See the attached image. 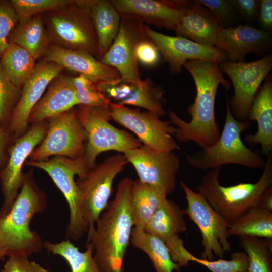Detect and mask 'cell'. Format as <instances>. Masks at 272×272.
Listing matches in <instances>:
<instances>
[{"label":"cell","instance_id":"e575fe53","mask_svg":"<svg viewBox=\"0 0 272 272\" xmlns=\"http://www.w3.org/2000/svg\"><path fill=\"white\" fill-rule=\"evenodd\" d=\"M73 0H12V6L18 19V24L33 17L63 8Z\"/></svg>","mask_w":272,"mask_h":272},{"label":"cell","instance_id":"d590c367","mask_svg":"<svg viewBox=\"0 0 272 272\" xmlns=\"http://www.w3.org/2000/svg\"><path fill=\"white\" fill-rule=\"evenodd\" d=\"M78 105L97 106H109L110 102L98 89L96 84L83 75L72 77Z\"/></svg>","mask_w":272,"mask_h":272},{"label":"cell","instance_id":"f546056e","mask_svg":"<svg viewBox=\"0 0 272 272\" xmlns=\"http://www.w3.org/2000/svg\"><path fill=\"white\" fill-rule=\"evenodd\" d=\"M167 196L139 179L133 181L130 200L133 227L144 230L160 203Z\"/></svg>","mask_w":272,"mask_h":272},{"label":"cell","instance_id":"8992f818","mask_svg":"<svg viewBox=\"0 0 272 272\" xmlns=\"http://www.w3.org/2000/svg\"><path fill=\"white\" fill-rule=\"evenodd\" d=\"M50 44L98 57V42L86 0L47 12L44 21Z\"/></svg>","mask_w":272,"mask_h":272},{"label":"cell","instance_id":"7dc6e473","mask_svg":"<svg viewBox=\"0 0 272 272\" xmlns=\"http://www.w3.org/2000/svg\"><path fill=\"white\" fill-rule=\"evenodd\" d=\"M4 257L0 255V260H2L4 259Z\"/></svg>","mask_w":272,"mask_h":272},{"label":"cell","instance_id":"d4e9b609","mask_svg":"<svg viewBox=\"0 0 272 272\" xmlns=\"http://www.w3.org/2000/svg\"><path fill=\"white\" fill-rule=\"evenodd\" d=\"M248 121H256L257 130L247 134L243 140L251 147L260 145L261 154L268 155L272 151V78L268 75L260 87L250 109Z\"/></svg>","mask_w":272,"mask_h":272},{"label":"cell","instance_id":"836d02e7","mask_svg":"<svg viewBox=\"0 0 272 272\" xmlns=\"http://www.w3.org/2000/svg\"><path fill=\"white\" fill-rule=\"evenodd\" d=\"M239 246L247 255L248 272H272L271 241L249 236H239Z\"/></svg>","mask_w":272,"mask_h":272},{"label":"cell","instance_id":"7bdbcfd3","mask_svg":"<svg viewBox=\"0 0 272 272\" xmlns=\"http://www.w3.org/2000/svg\"><path fill=\"white\" fill-rule=\"evenodd\" d=\"M234 8L242 17L248 21H253L258 15L260 1L230 0Z\"/></svg>","mask_w":272,"mask_h":272},{"label":"cell","instance_id":"4fadbf2b","mask_svg":"<svg viewBox=\"0 0 272 272\" xmlns=\"http://www.w3.org/2000/svg\"><path fill=\"white\" fill-rule=\"evenodd\" d=\"M219 64L233 86L234 94L228 99L232 115L238 120L248 121L254 98L272 69L271 55L251 62L227 61Z\"/></svg>","mask_w":272,"mask_h":272},{"label":"cell","instance_id":"9a60e30c","mask_svg":"<svg viewBox=\"0 0 272 272\" xmlns=\"http://www.w3.org/2000/svg\"><path fill=\"white\" fill-rule=\"evenodd\" d=\"M47 125L43 122L32 126L20 136L9 150V158L5 167L0 173L3 206L0 216L6 214L15 200L21 189L24 175L22 167L36 146L43 141Z\"/></svg>","mask_w":272,"mask_h":272},{"label":"cell","instance_id":"1f68e13d","mask_svg":"<svg viewBox=\"0 0 272 272\" xmlns=\"http://www.w3.org/2000/svg\"><path fill=\"white\" fill-rule=\"evenodd\" d=\"M44 247L48 253L63 258L68 263L71 272H102L94 258V249L90 242L86 244L84 252L80 251L67 239L55 243L46 241Z\"/></svg>","mask_w":272,"mask_h":272},{"label":"cell","instance_id":"ba28073f","mask_svg":"<svg viewBox=\"0 0 272 272\" xmlns=\"http://www.w3.org/2000/svg\"><path fill=\"white\" fill-rule=\"evenodd\" d=\"M25 165L45 171L63 195L69 206V221L66 227L67 239L78 241L86 233L88 226L82 212L80 193L75 176L83 178L89 170L83 158L71 159L56 156L50 160L28 161Z\"/></svg>","mask_w":272,"mask_h":272},{"label":"cell","instance_id":"7a4b0ae2","mask_svg":"<svg viewBox=\"0 0 272 272\" xmlns=\"http://www.w3.org/2000/svg\"><path fill=\"white\" fill-rule=\"evenodd\" d=\"M133 180L120 182L113 200L87 232L94 258L102 272H124L123 260L130 244L133 221L130 200Z\"/></svg>","mask_w":272,"mask_h":272},{"label":"cell","instance_id":"2e32d148","mask_svg":"<svg viewBox=\"0 0 272 272\" xmlns=\"http://www.w3.org/2000/svg\"><path fill=\"white\" fill-rule=\"evenodd\" d=\"M146 36L156 45L172 73H178L189 60H200L221 64L228 61L226 54L216 48L205 46L181 36H171L144 25Z\"/></svg>","mask_w":272,"mask_h":272},{"label":"cell","instance_id":"cb8c5ba5","mask_svg":"<svg viewBox=\"0 0 272 272\" xmlns=\"http://www.w3.org/2000/svg\"><path fill=\"white\" fill-rule=\"evenodd\" d=\"M78 105L72 77L59 74L48 86L46 93L32 109L29 123L43 122Z\"/></svg>","mask_w":272,"mask_h":272},{"label":"cell","instance_id":"9c48e42d","mask_svg":"<svg viewBox=\"0 0 272 272\" xmlns=\"http://www.w3.org/2000/svg\"><path fill=\"white\" fill-rule=\"evenodd\" d=\"M127 163L124 154L118 153L95 165L83 178L76 182L82 215L88 225V231L95 227L100 215L107 207L114 179Z\"/></svg>","mask_w":272,"mask_h":272},{"label":"cell","instance_id":"44dd1931","mask_svg":"<svg viewBox=\"0 0 272 272\" xmlns=\"http://www.w3.org/2000/svg\"><path fill=\"white\" fill-rule=\"evenodd\" d=\"M121 18L175 31L182 12V1L111 0Z\"/></svg>","mask_w":272,"mask_h":272},{"label":"cell","instance_id":"30bf717a","mask_svg":"<svg viewBox=\"0 0 272 272\" xmlns=\"http://www.w3.org/2000/svg\"><path fill=\"white\" fill-rule=\"evenodd\" d=\"M86 141L78 110L74 107L50 118L45 137L30 155V161L46 160L52 156L83 158Z\"/></svg>","mask_w":272,"mask_h":272},{"label":"cell","instance_id":"60d3db41","mask_svg":"<svg viewBox=\"0 0 272 272\" xmlns=\"http://www.w3.org/2000/svg\"><path fill=\"white\" fill-rule=\"evenodd\" d=\"M0 272H50L40 264L28 258L10 257Z\"/></svg>","mask_w":272,"mask_h":272},{"label":"cell","instance_id":"6da1fadb","mask_svg":"<svg viewBox=\"0 0 272 272\" xmlns=\"http://www.w3.org/2000/svg\"><path fill=\"white\" fill-rule=\"evenodd\" d=\"M219 64L211 61L189 60L183 65L194 80L196 94L187 108L191 119L187 122L174 111L169 112L170 121L176 128L174 137L180 142L192 141L201 148L214 144L220 135L216 121L215 104L218 86L229 89L231 83L222 74Z\"/></svg>","mask_w":272,"mask_h":272},{"label":"cell","instance_id":"8d00e7d4","mask_svg":"<svg viewBox=\"0 0 272 272\" xmlns=\"http://www.w3.org/2000/svg\"><path fill=\"white\" fill-rule=\"evenodd\" d=\"M191 261L203 265L211 272H248V257L244 252L232 253L230 260H208L193 255Z\"/></svg>","mask_w":272,"mask_h":272},{"label":"cell","instance_id":"f35d334b","mask_svg":"<svg viewBox=\"0 0 272 272\" xmlns=\"http://www.w3.org/2000/svg\"><path fill=\"white\" fill-rule=\"evenodd\" d=\"M20 94V89L11 83L0 65V123L7 116Z\"/></svg>","mask_w":272,"mask_h":272},{"label":"cell","instance_id":"ab89813d","mask_svg":"<svg viewBox=\"0 0 272 272\" xmlns=\"http://www.w3.org/2000/svg\"><path fill=\"white\" fill-rule=\"evenodd\" d=\"M198 2L210 10L216 17L220 26L232 27L237 18V13L227 0H199Z\"/></svg>","mask_w":272,"mask_h":272},{"label":"cell","instance_id":"f6af8a7d","mask_svg":"<svg viewBox=\"0 0 272 272\" xmlns=\"http://www.w3.org/2000/svg\"><path fill=\"white\" fill-rule=\"evenodd\" d=\"M257 207L272 212V186L263 193Z\"/></svg>","mask_w":272,"mask_h":272},{"label":"cell","instance_id":"d6a6232c","mask_svg":"<svg viewBox=\"0 0 272 272\" xmlns=\"http://www.w3.org/2000/svg\"><path fill=\"white\" fill-rule=\"evenodd\" d=\"M229 235L272 239V212L256 207L240 216L228 229Z\"/></svg>","mask_w":272,"mask_h":272},{"label":"cell","instance_id":"52a82bcc","mask_svg":"<svg viewBox=\"0 0 272 272\" xmlns=\"http://www.w3.org/2000/svg\"><path fill=\"white\" fill-rule=\"evenodd\" d=\"M78 115L86 135L83 159L89 170L95 165L98 156L108 151L124 154L139 147L141 142L129 132L110 123L109 106L80 105Z\"/></svg>","mask_w":272,"mask_h":272},{"label":"cell","instance_id":"277c9868","mask_svg":"<svg viewBox=\"0 0 272 272\" xmlns=\"http://www.w3.org/2000/svg\"><path fill=\"white\" fill-rule=\"evenodd\" d=\"M221 169L209 170L196 189L229 227L248 210L257 207L263 193L272 186V155H267L263 173L254 183L224 186L219 180Z\"/></svg>","mask_w":272,"mask_h":272},{"label":"cell","instance_id":"7402d4cb","mask_svg":"<svg viewBox=\"0 0 272 272\" xmlns=\"http://www.w3.org/2000/svg\"><path fill=\"white\" fill-rule=\"evenodd\" d=\"M43 60L54 62L64 69L83 75L96 84L120 79L116 69L102 63L84 51L66 49L50 44Z\"/></svg>","mask_w":272,"mask_h":272},{"label":"cell","instance_id":"d6986e66","mask_svg":"<svg viewBox=\"0 0 272 272\" xmlns=\"http://www.w3.org/2000/svg\"><path fill=\"white\" fill-rule=\"evenodd\" d=\"M64 69L60 65L42 60L37 63L22 87L20 98L10 119L9 128L16 137L24 134L30 114L51 81Z\"/></svg>","mask_w":272,"mask_h":272},{"label":"cell","instance_id":"74e56055","mask_svg":"<svg viewBox=\"0 0 272 272\" xmlns=\"http://www.w3.org/2000/svg\"><path fill=\"white\" fill-rule=\"evenodd\" d=\"M18 19L11 2H0V56L9 46V37Z\"/></svg>","mask_w":272,"mask_h":272},{"label":"cell","instance_id":"8fae6325","mask_svg":"<svg viewBox=\"0 0 272 272\" xmlns=\"http://www.w3.org/2000/svg\"><path fill=\"white\" fill-rule=\"evenodd\" d=\"M180 186L187 202L183 213L196 225L202 236L204 250L200 258L213 260L215 255L222 259L226 252L231 249L228 240V225L201 194L193 191L183 181L180 182Z\"/></svg>","mask_w":272,"mask_h":272},{"label":"cell","instance_id":"ffe728a7","mask_svg":"<svg viewBox=\"0 0 272 272\" xmlns=\"http://www.w3.org/2000/svg\"><path fill=\"white\" fill-rule=\"evenodd\" d=\"M271 41L270 33L250 26L240 25L227 28L219 26L215 47L226 54L228 61L243 62L250 53L258 56L266 54Z\"/></svg>","mask_w":272,"mask_h":272},{"label":"cell","instance_id":"f1b7e54d","mask_svg":"<svg viewBox=\"0 0 272 272\" xmlns=\"http://www.w3.org/2000/svg\"><path fill=\"white\" fill-rule=\"evenodd\" d=\"M130 244L147 255L156 272L180 271L181 267L172 260L165 243L144 229L133 227Z\"/></svg>","mask_w":272,"mask_h":272},{"label":"cell","instance_id":"e0dca14e","mask_svg":"<svg viewBox=\"0 0 272 272\" xmlns=\"http://www.w3.org/2000/svg\"><path fill=\"white\" fill-rule=\"evenodd\" d=\"M144 24L137 20L121 18L117 35L100 58L102 63L116 69L124 82L139 83L142 79L136 57L138 44L147 38Z\"/></svg>","mask_w":272,"mask_h":272},{"label":"cell","instance_id":"b9f144b4","mask_svg":"<svg viewBox=\"0 0 272 272\" xmlns=\"http://www.w3.org/2000/svg\"><path fill=\"white\" fill-rule=\"evenodd\" d=\"M160 54L157 47L148 37L138 44L136 49L138 62L147 66L155 65L159 60Z\"/></svg>","mask_w":272,"mask_h":272},{"label":"cell","instance_id":"484cf974","mask_svg":"<svg viewBox=\"0 0 272 272\" xmlns=\"http://www.w3.org/2000/svg\"><path fill=\"white\" fill-rule=\"evenodd\" d=\"M89 7L98 42V58L108 51L118 30L121 17L110 1L86 0Z\"/></svg>","mask_w":272,"mask_h":272},{"label":"cell","instance_id":"83f0119b","mask_svg":"<svg viewBox=\"0 0 272 272\" xmlns=\"http://www.w3.org/2000/svg\"><path fill=\"white\" fill-rule=\"evenodd\" d=\"M9 41L24 48L35 60L43 57L50 43L42 16L37 15L18 24Z\"/></svg>","mask_w":272,"mask_h":272},{"label":"cell","instance_id":"ac0fdd59","mask_svg":"<svg viewBox=\"0 0 272 272\" xmlns=\"http://www.w3.org/2000/svg\"><path fill=\"white\" fill-rule=\"evenodd\" d=\"M96 85L110 103L142 108L160 117L166 115L164 91L150 78L139 83L124 82L120 79Z\"/></svg>","mask_w":272,"mask_h":272},{"label":"cell","instance_id":"4316f807","mask_svg":"<svg viewBox=\"0 0 272 272\" xmlns=\"http://www.w3.org/2000/svg\"><path fill=\"white\" fill-rule=\"evenodd\" d=\"M183 210L178 205L166 197L160 203L144 230L166 243L187 230Z\"/></svg>","mask_w":272,"mask_h":272},{"label":"cell","instance_id":"3957f363","mask_svg":"<svg viewBox=\"0 0 272 272\" xmlns=\"http://www.w3.org/2000/svg\"><path fill=\"white\" fill-rule=\"evenodd\" d=\"M47 202L46 195L34 181L32 172L25 174L10 209L0 216L1 255L28 258L44 248V242L30 223L36 214L46 209Z\"/></svg>","mask_w":272,"mask_h":272},{"label":"cell","instance_id":"4dcf8cb0","mask_svg":"<svg viewBox=\"0 0 272 272\" xmlns=\"http://www.w3.org/2000/svg\"><path fill=\"white\" fill-rule=\"evenodd\" d=\"M35 60L24 48L10 42L0 56V65L11 83L21 89L33 71Z\"/></svg>","mask_w":272,"mask_h":272},{"label":"cell","instance_id":"ee69618b","mask_svg":"<svg viewBox=\"0 0 272 272\" xmlns=\"http://www.w3.org/2000/svg\"><path fill=\"white\" fill-rule=\"evenodd\" d=\"M261 29L269 32L272 28V1H260L258 13Z\"/></svg>","mask_w":272,"mask_h":272},{"label":"cell","instance_id":"bcb514c9","mask_svg":"<svg viewBox=\"0 0 272 272\" xmlns=\"http://www.w3.org/2000/svg\"><path fill=\"white\" fill-rule=\"evenodd\" d=\"M8 141V134L6 131L0 127V163L2 162L5 148Z\"/></svg>","mask_w":272,"mask_h":272},{"label":"cell","instance_id":"603a6c76","mask_svg":"<svg viewBox=\"0 0 272 272\" xmlns=\"http://www.w3.org/2000/svg\"><path fill=\"white\" fill-rule=\"evenodd\" d=\"M219 26L215 15L198 1H182V12L175 30L177 36L214 47Z\"/></svg>","mask_w":272,"mask_h":272},{"label":"cell","instance_id":"7c38bea8","mask_svg":"<svg viewBox=\"0 0 272 272\" xmlns=\"http://www.w3.org/2000/svg\"><path fill=\"white\" fill-rule=\"evenodd\" d=\"M109 107L111 119L133 132L143 145L159 152L180 149L173 138L176 128L170 121L161 120L153 112L124 105L110 103Z\"/></svg>","mask_w":272,"mask_h":272},{"label":"cell","instance_id":"5bb4252c","mask_svg":"<svg viewBox=\"0 0 272 272\" xmlns=\"http://www.w3.org/2000/svg\"><path fill=\"white\" fill-rule=\"evenodd\" d=\"M142 182L168 196L173 193L180 167L179 157L174 152H159L141 145L124 153Z\"/></svg>","mask_w":272,"mask_h":272},{"label":"cell","instance_id":"5b68a950","mask_svg":"<svg viewBox=\"0 0 272 272\" xmlns=\"http://www.w3.org/2000/svg\"><path fill=\"white\" fill-rule=\"evenodd\" d=\"M226 95V113L223 128L217 141L186 156L193 167L210 170L227 164H236L250 168H264V158L258 151L248 148L241 138L242 133L250 128L249 121H239L232 115Z\"/></svg>","mask_w":272,"mask_h":272}]
</instances>
